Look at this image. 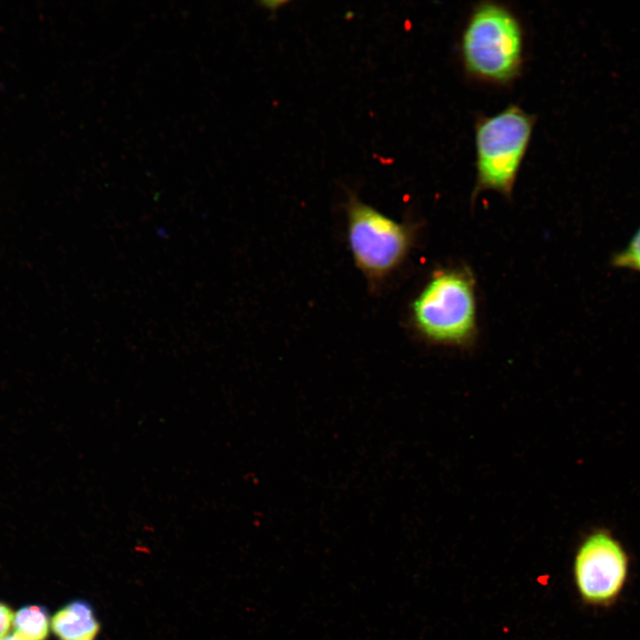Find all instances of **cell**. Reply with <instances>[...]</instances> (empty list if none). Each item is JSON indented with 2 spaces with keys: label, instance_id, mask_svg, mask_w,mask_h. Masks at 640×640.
I'll return each instance as SVG.
<instances>
[{
  "label": "cell",
  "instance_id": "obj_4",
  "mask_svg": "<svg viewBox=\"0 0 640 640\" xmlns=\"http://www.w3.org/2000/svg\"><path fill=\"white\" fill-rule=\"evenodd\" d=\"M412 228L386 216L356 197L348 204V238L356 266L372 281L381 280L404 260L412 244Z\"/></svg>",
  "mask_w": 640,
  "mask_h": 640
},
{
  "label": "cell",
  "instance_id": "obj_6",
  "mask_svg": "<svg viewBox=\"0 0 640 640\" xmlns=\"http://www.w3.org/2000/svg\"><path fill=\"white\" fill-rule=\"evenodd\" d=\"M52 628L63 640H92L100 626L92 607L85 602L75 601L53 616Z\"/></svg>",
  "mask_w": 640,
  "mask_h": 640
},
{
  "label": "cell",
  "instance_id": "obj_8",
  "mask_svg": "<svg viewBox=\"0 0 640 640\" xmlns=\"http://www.w3.org/2000/svg\"><path fill=\"white\" fill-rule=\"evenodd\" d=\"M609 266L614 269L640 274V226L633 233L627 244L612 254Z\"/></svg>",
  "mask_w": 640,
  "mask_h": 640
},
{
  "label": "cell",
  "instance_id": "obj_3",
  "mask_svg": "<svg viewBox=\"0 0 640 640\" xmlns=\"http://www.w3.org/2000/svg\"><path fill=\"white\" fill-rule=\"evenodd\" d=\"M536 118L510 104L475 124L476 184L473 198L492 190L510 198L532 138Z\"/></svg>",
  "mask_w": 640,
  "mask_h": 640
},
{
  "label": "cell",
  "instance_id": "obj_5",
  "mask_svg": "<svg viewBox=\"0 0 640 640\" xmlns=\"http://www.w3.org/2000/svg\"><path fill=\"white\" fill-rule=\"evenodd\" d=\"M629 572V556L621 542L606 530L589 534L574 561V578L582 599L609 607L621 595Z\"/></svg>",
  "mask_w": 640,
  "mask_h": 640
},
{
  "label": "cell",
  "instance_id": "obj_9",
  "mask_svg": "<svg viewBox=\"0 0 640 640\" xmlns=\"http://www.w3.org/2000/svg\"><path fill=\"white\" fill-rule=\"evenodd\" d=\"M12 620L13 614L11 609L5 604L0 603V639L5 636L11 627Z\"/></svg>",
  "mask_w": 640,
  "mask_h": 640
},
{
  "label": "cell",
  "instance_id": "obj_11",
  "mask_svg": "<svg viewBox=\"0 0 640 640\" xmlns=\"http://www.w3.org/2000/svg\"><path fill=\"white\" fill-rule=\"evenodd\" d=\"M0 640H27V639H25L23 636H21L20 635H19L18 633L15 632L14 634L4 636Z\"/></svg>",
  "mask_w": 640,
  "mask_h": 640
},
{
  "label": "cell",
  "instance_id": "obj_1",
  "mask_svg": "<svg viewBox=\"0 0 640 640\" xmlns=\"http://www.w3.org/2000/svg\"><path fill=\"white\" fill-rule=\"evenodd\" d=\"M465 72L476 80L508 84L524 64V30L517 16L496 2H481L471 11L460 43Z\"/></svg>",
  "mask_w": 640,
  "mask_h": 640
},
{
  "label": "cell",
  "instance_id": "obj_7",
  "mask_svg": "<svg viewBox=\"0 0 640 640\" xmlns=\"http://www.w3.org/2000/svg\"><path fill=\"white\" fill-rule=\"evenodd\" d=\"M15 632L27 640H44L49 631V616L42 606L20 609L13 617Z\"/></svg>",
  "mask_w": 640,
  "mask_h": 640
},
{
  "label": "cell",
  "instance_id": "obj_2",
  "mask_svg": "<svg viewBox=\"0 0 640 640\" xmlns=\"http://www.w3.org/2000/svg\"><path fill=\"white\" fill-rule=\"evenodd\" d=\"M417 332L435 344L464 346L476 334L475 281L468 270L435 272L411 306Z\"/></svg>",
  "mask_w": 640,
  "mask_h": 640
},
{
  "label": "cell",
  "instance_id": "obj_10",
  "mask_svg": "<svg viewBox=\"0 0 640 640\" xmlns=\"http://www.w3.org/2000/svg\"><path fill=\"white\" fill-rule=\"evenodd\" d=\"M284 4V2H283V1H267V2L262 3L264 7L270 11L276 10L278 8V5H282Z\"/></svg>",
  "mask_w": 640,
  "mask_h": 640
}]
</instances>
